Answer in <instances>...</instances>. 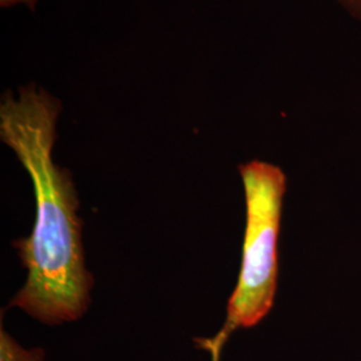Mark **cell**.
<instances>
[{"label":"cell","mask_w":361,"mask_h":361,"mask_svg":"<svg viewBox=\"0 0 361 361\" xmlns=\"http://www.w3.org/2000/svg\"><path fill=\"white\" fill-rule=\"evenodd\" d=\"M61 113V99L35 83L6 91L0 101V140L30 176L37 201L32 232L13 243L27 279L10 307L47 325L79 320L94 286L75 185L52 157Z\"/></svg>","instance_id":"cell-1"},{"label":"cell","mask_w":361,"mask_h":361,"mask_svg":"<svg viewBox=\"0 0 361 361\" xmlns=\"http://www.w3.org/2000/svg\"><path fill=\"white\" fill-rule=\"evenodd\" d=\"M238 169L245 189V243L226 325L217 340L235 328L257 325L271 312L277 289V241L286 177L281 168L257 159Z\"/></svg>","instance_id":"cell-2"},{"label":"cell","mask_w":361,"mask_h":361,"mask_svg":"<svg viewBox=\"0 0 361 361\" xmlns=\"http://www.w3.org/2000/svg\"><path fill=\"white\" fill-rule=\"evenodd\" d=\"M0 361H46L42 348H23L8 332L0 329Z\"/></svg>","instance_id":"cell-3"},{"label":"cell","mask_w":361,"mask_h":361,"mask_svg":"<svg viewBox=\"0 0 361 361\" xmlns=\"http://www.w3.org/2000/svg\"><path fill=\"white\" fill-rule=\"evenodd\" d=\"M344 10H347L352 16L361 20V0H335Z\"/></svg>","instance_id":"cell-4"},{"label":"cell","mask_w":361,"mask_h":361,"mask_svg":"<svg viewBox=\"0 0 361 361\" xmlns=\"http://www.w3.org/2000/svg\"><path fill=\"white\" fill-rule=\"evenodd\" d=\"M40 0H0V7L1 8H11L13 6H19V4H25L28 7L30 11H35L37 6Z\"/></svg>","instance_id":"cell-5"}]
</instances>
